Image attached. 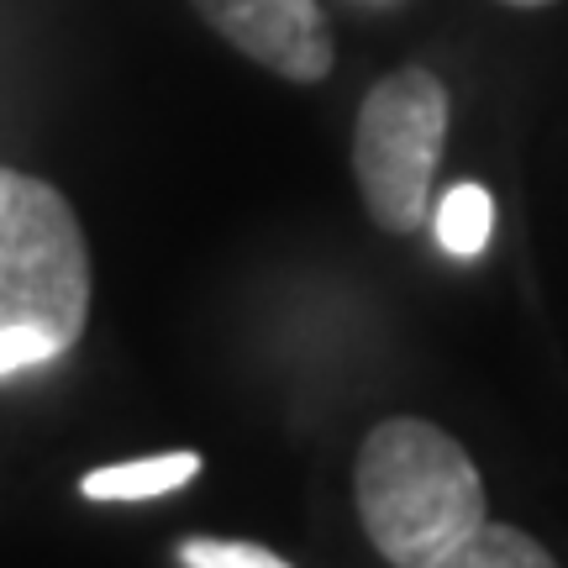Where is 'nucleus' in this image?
<instances>
[{"instance_id":"obj_1","label":"nucleus","mask_w":568,"mask_h":568,"mask_svg":"<svg viewBox=\"0 0 568 568\" xmlns=\"http://www.w3.org/2000/svg\"><path fill=\"white\" fill-rule=\"evenodd\" d=\"M358 521L395 568H432L485 527V479L458 437L422 416H389L358 447Z\"/></svg>"},{"instance_id":"obj_2","label":"nucleus","mask_w":568,"mask_h":568,"mask_svg":"<svg viewBox=\"0 0 568 568\" xmlns=\"http://www.w3.org/2000/svg\"><path fill=\"white\" fill-rule=\"evenodd\" d=\"M90 322V247L74 211L38 174L0 163V332H38L59 353Z\"/></svg>"},{"instance_id":"obj_3","label":"nucleus","mask_w":568,"mask_h":568,"mask_svg":"<svg viewBox=\"0 0 568 568\" xmlns=\"http://www.w3.org/2000/svg\"><path fill=\"white\" fill-rule=\"evenodd\" d=\"M447 84L426 69H395L358 105L353 174L374 226L410 237L432 201V174L447 142Z\"/></svg>"},{"instance_id":"obj_4","label":"nucleus","mask_w":568,"mask_h":568,"mask_svg":"<svg viewBox=\"0 0 568 568\" xmlns=\"http://www.w3.org/2000/svg\"><path fill=\"white\" fill-rule=\"evenodd\" d=\"M205 27H216L243 59L295 84L332 74L337 42L316 0H190Z\"/></svg>"},{"instance_id":"obj_5","label":"nucleus","mask_w":568,"mask_h":568,"mask_svg":"<svg viewBox=\"0 0 568 568\" xmlns=\"http://www.w3.org/2000/svg\"><path fill=\"white\" fill-rule=\"evenodd\" d=\"M201 474V453H163V458H138V464H111L80 479V495L90 500H153L169 489L190 485Z\"/></svg>"},{"instance_id":"obj_6","label":"nucleus","mask_w":568,"mask_h":568,"mask_svg":"<svg viewBox=\"0 0 568 568\" xmlns=\"http://www.w3.org/2000/svg\"><path fill=\"white\" fill-rule=\"evenodd\" d=\"M432 568H558V564H552V552L537 537L485 521L479 531H468L453 552H443Z\"/></svg>"},{"instance_id":"obj_7","label":"nucleus","mask_w":568,"mask_h":568,"mask_svg":"<svg viewBox=\"0 0 568 568\" xmlns=\"http://www.w3.org/2000/svg\"><path fill=\"white\" fill-rule=\"evenodd\" d=\"M489 226H495V205L479 184H453L437 205V243L453 253V258H474L485 253Z\"/></svg>"},{"instance_id":"obj_8","label":"nucleus","mask_w":568,"mask_h":568,"mask_svg":"<svg viewBox=\"0 0 568 568\" xmlns=\"http://www.w3.org/2000/svg\"><path fill=\"white\" fill-rule=\"evenodd\" d=\"M184 568H290L258 542H216V537H190L180 548Z\"/></svg>"},{"instance_id":"obj_9","label":"nucleus","mask_w":568,"mask_h":568,"mask_svg":"<svg viewBox=\"0 0 568 568\" xmlns=\"http://www.w3.org/2000/svg\"><path fill=\"white\" fill-rule=\"evenodd\" d=\"M48 358H59V347L42 343L38 332H0V379L21 374V368H38Z\"/></svg>"},{"instance_id":"obj_10","label":"nucleus","mask_w":568,"mask_h":568,"mask_svg":"<svg viewBox=\"0 0 568 568\" xmlns=\"http://www.w3.org/2000/svg\"><path fill=\"white\" fill-rule=\"evenodd\" d=\"M506 6H521V11H531V6H552V0H506Z\"/></svg>"}]
</instances>
